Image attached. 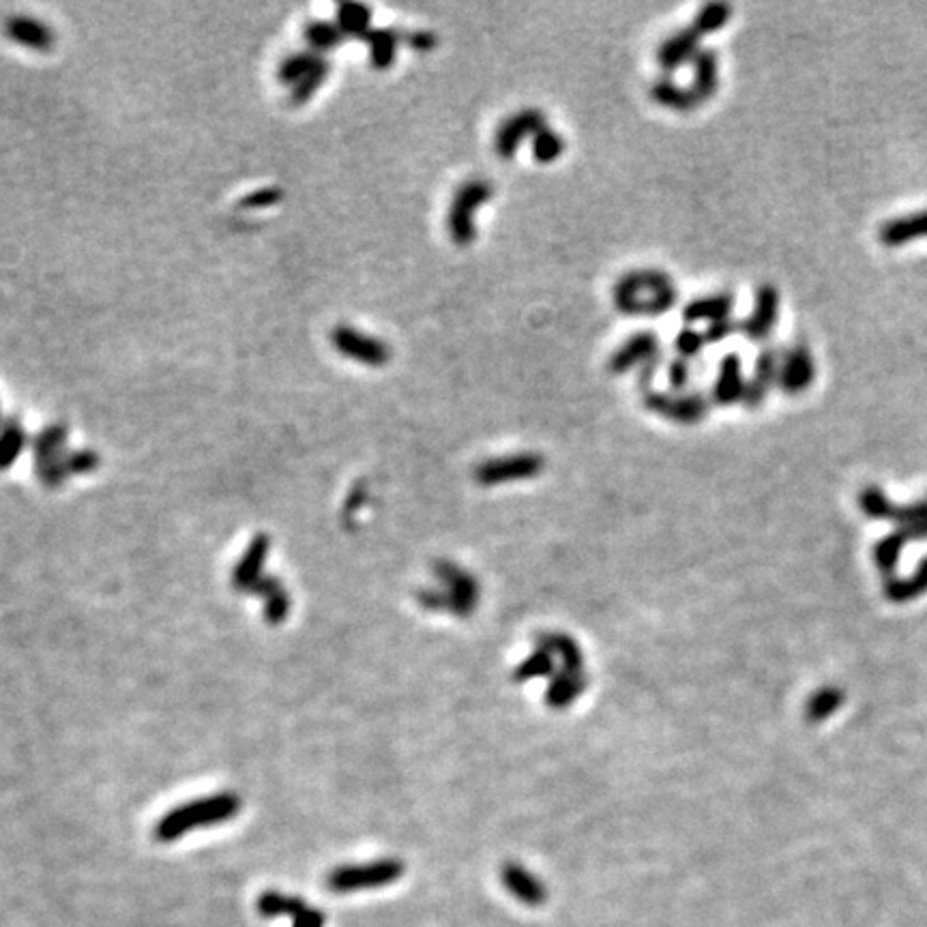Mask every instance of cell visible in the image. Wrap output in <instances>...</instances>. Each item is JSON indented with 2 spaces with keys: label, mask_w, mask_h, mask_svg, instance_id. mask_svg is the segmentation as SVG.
<instances>
[{
  "label": "cell",
  "mask_w": 927,
  "mask_h": 927,
  "mask_svg": "<svg viewBox=\"0 0 927 927\" xmlns=\"http://www.w3.org/2000/svg\"><path fill=\"white\" fill-rule=\"evenodd\" d=\"M700 35L694 31V28L687 26L681 28V31L672 33L664 41L659 43L657 48V65L664 69L666 73H672L685 63L694 61V56L700 52Z\"/></svg>",
  "instance_id": "18"
},
{
  "label": "cell",
  "mask_w": 927,
  "mask_h": 927,
  "mask_svg": "<svg viewBox=\"0 0 927 927\" xmlns=\"http://www.w3.org/2000/svg\"><path fill=\"white\" fill-rule=\"evenodd\" d=\"M543 127H546V114L539 108H522L509 114L494 134V153L505 161L513 159L515 153L522 149V144L526 140H533V136Z\"/></svg>",
  "instance_id": "11"
},
{
  "label": "cell",
  "mask_w": 927,
  "mask_h": 927,
  "mask_svg": "<svg viewBox=\"0 0 927 927\" xmlns=\"http://www.w3.org/2000/svg\"><path fill=\"white\" fill-rule=\"evenodd\" d=\"M666 376H668V385L674 393H685L691 378H694V367H691V361L676 357L668 363Z\"/></svg>",
  "instance_id": "43"
},
{
  "label": "cell",
  "mask_w": 927,
  "mask_h": 927,
  "mask_svg": "<svg viewBox=\"0 0 927 927\" xmlns=\"http://www.w3.org/2000/svg\"><path fill=\"white\" fill-rule=\"evenodd\" d=\"M331 344L342 357L367 367H385L391 361V348L387 342L350 325H337L331 331Z\"/></svg>",
  "instance_id": "10"
},
{
  "label": "cell",
  "mask_w": 927,
  "mask_h": 927,
  "mask_svg": "<svg viewBox=\"0 0 927 927\" xmlns=\"http://www.w3.org/2000/svg\"><path fill=\"white\" fill-rule=\"evenodd\" d=\"M691 65H694V82H691V88H694V93L702 103L709 101L719 88V61L715 50L700 48Z\"/></svg>",
  "instance_id": "27"
},
{
  "label": "cell",
  "mask_w": 927,
  "mask_h": 927,
  "mask_svg": "<svg viewBox=\"0 0 927 927\" xmlns=\"http://www.w3.org/2000/svg\"><path fill=\"white\" fill-rule=\"evenodd\" d=\"M26 447V432L22 423L9 419L0 425V470H7L20 458Z\"/></svg>",
  "instance_id": "32"
},
{
  "label": "cell",
  "mask_w": 927,
  "mask_h": 927,
  "mask_svg": "<svg viewBox=\"0 0 927 927\" xmlns=\"http://www.w3.org/2000/svg\"><path fill=\"white\" fill-rule=\"evenodd\" d=\"M844 702V691L837 687H822L816 694L807 700L805 706V717L812 724H820L827 717H831L837 709H840Z\"/></svg>",
  "instance_id": "35"
},
{
  "label": "cell",
  "mask_w": 927,
  "mask_h": 927,
  "mask_svg": "<svg viewBox=\"0 0 927 927\" xmlns=\"http://www.w3.org/2000/svg\"><path fill=\"white\" fill-rule=\"evenodd\" d=\"M269 550H271V539L267 535L260 533L252 539L243 558L232 571V586L237 588V591L249 593V588H252L262 578V569H264V561H267V556H269Z\"/></svg>",
  "instance_id": "20"
},
{
  "label": "cell",
  "mask_w": 927,
  "mask_h": 927,
  "mask_svg": "<svg viewBox=\"0 0 927 927\" xmlns=\"http://www.w3.org/2000/svg\"><path fill=\"white\" fill-rule=\"evenodd\" d=\"M434 576L440 588H423L417 593L419 606L430 612H447L458 618H468L479 606L481 588L473 573L451 561H438Z\"/></svg>",
  "instance_id": "4"
},
{
  "label": "cell",
  "mask_w": 927,
  "mask_h": 927,
  "mask_svg": "<svg viewBox=\"0 0 927 927\" xmlns=\"http://www.w3.org/2000/svg\"><path fill=\"white\" fill-rule=\"evenodd\" d=\"M503 880L505 887L526 904H539L543 902V897H546L541 882L531 872H526L522 865L509 863L503 870Z\"/></svg>",
  "instance_id": "28"
},
{
  "label": "cell",
  "mask_w": 927,
  "mask_h": 927,
  "mask_svg": "<svg viewBox=\"0 0 927 927\" xmlns=\"http://www.w3.org/2000/svg\"><path fill=\"white\" fill-rule=\"evenodd\" d=\"M335 24L346 37H363L372 31V11L361 3H344L337 7Z\"/></svg>",
  "instance_id": "29"
},
{
  "label": "cell",
  "mask_w": 927,
  "mask_h": 927,
  "mask_svg": "<svg viewBox=\"0 0 927 927\" xmlns=\"http://www.w3.org/2000/svg\"><path fill=\"white\" fill-rule=\"evenodd\" d=\"M651 97L657 106L672 112H691L700 106V99L691 86H683L670 78H659L651 84Z\"/></svg>",
  "instance_id": "24"
},
{
  "label": "cell",
  "mask_w": 927,
  "mask_h": 927,
  "mask_svg": "<svg viewBox=\"0 0 927 927\" xmlns=\"http://www.w3.org/2000/svg\"><path fill=\"white\" fill-rule=\"evenodd\" d=\"M264 599H267V606H264V618H267V623L273 627L282 625L290 612V597L286 593V588L279 586L277 591H273Z\"/></svg>",
  "instance_id": "40"
},
{
  "label": "cell",
  "mask_w": 927,
  "mask_h": 927,
  "mask_svg": "<svg viewBox=\"0 0 927 927\" xmlns=\"http://www.w3.org/2000/svg\"><path fill=\"white\" fill-rule=\"evenodd\" d=\"M258 915L264 919L275 917H288L292 919V927H325V915L314 906L305 904L299 897L284 895L279 891H264L258 902Z\"/></svg>",
  "instance_id": "12"
},
{
  "label": "cell",
  "mask_w": 927,
  "mask_h": 927,
  "mask_svg": "<svg viewBox=\"0 0 927 927\" xmlns=\"http://www.w3.org/2000/svg\"><path fill=\"white\" fill-rule=\"evenodd\" d=\"M65 443H67V428L63 423L48 425V428L41 430L33 440L37 477L50 490L61 488V485L67 481Z\"/></svg>",
  "instance_id": "9"
},
{
  "label": "cell",
  "mask_w": 927,
  "mask_h": 927,
  "mask_svg": "<svg viewBox=\"0 0 927 927\" xmlns=\"http://www.w3.org/2000/svg\"><path fill=\"white\" fill-rule=\"evenodd\" d=\"M567 149V142L565 138L558 134L556 129L552 127H543L539 129L537 134L533 136L531 140V151H533V159L537 161V164H554V161H558L563 157Z\"/></svg>",
  "instance_id": "33"
},
{
  "label": "cell",
  "mask_w": 927,
  "mask_h": 927,
  "mask_svg": "<svg viewBox=\"0 0 927 927\" xmlns=\"http://www.w3.org/2000/svg\"><path fill=\"white\" fill-rule=\"evenodd\" d=\"M779 307H782L779 290L773 284H760L754 294L752 312L741 322V333L752 342L769 340V335L777 327Z\"/></svg>",
  "instance_id": "13"
},
{
  "label": "cell",
  "mask_w": 927,
  "mask_h": 927,
  "mask_svg": "<svg viewBox=\"0 0 927 927\" xmlns=\"http://www.w3.org/2000/svg\"><path fill=\"white\" fill-rule=\"evenodd\" d=\"M732 309L734 297L730 292L706 294V297H698L683 307V320L687 325H696V322H709L711 325V322L730 318Z\"/></svg>",
  "instance_id": "22"
},
{
  "label": "cell",
  "mask_w": 927,
  "mask_h": 927,
  "mask_svg": "<svg viewBox=\"0 0 927 927\" xmlns=\"http://www.w3.org/2000/svg\"><path fill=\"white\" fill-rule=\"evenodd\" d=\"M329 73H331V61L327 56H320L318 63L312 67V71H309L303 80H299L290 88L292 106H303V103L312 99L320 91V86L325 84V80L329 78Z\"/></svg>",
  "instance_id": "31"
},
{
  "label": "cell",
  "mask_w": 927,
  "mask_h": 927,
  "mask_svg": "<svg viewBox=\"0 0 927 927\" xmlns=\"http://www.w3.org/2000/svg\"><path fill=\"white\" fill-rule=\"evenodd\" d=\"M241 812V799L234 792H219L213 797L196 799L191 803L179 805L157 822L155 840L161 844H170L179 840L181 835L202 829L215 827L219 822H228Z\"/></svg>",
  "instance_id": "3"
},
{
  "label": "cell",
  "mask_w": 927,
  "mask_h": 927,
  "mask_svg": "<svg viewBox=\"0 0 927 927\" xmlns=\"http://www.w3.org/2000/svg\"><path fill=\"white\" fill-rule=\"evenodd\" d=\"M546 468V460L539 453L522 451V453H509L481 462L475 470L473 477L483 488H494V485H505L513 481H526L535 479Z\"/></svg>",
  "instance_id": "8"
},
{
  "label": "cell",
  "mask_w": 927,
  "mask_h": 927,
  "mask_svg": "<svg viewBox=\"0 0 927 927\" xmlns=\"http://www.w3.org/2000/svg\"><path fill=\"white\" fill-rule=\"evenodd\" d=\"M5 37L18 46H24L35 52H48L54 48L56 37L54 31L35 18L28 16H11L5 20Z\"/></svg>",
  "instance_id": "19"
},
{
  "label": "cell",
  "mask_w": 927,
  "mask_h": 927,
  "mask_svg": "<svg viewBox=\"0 0 927 927\" xmlns=\"http://www.w3.org/2000/svg\"><path fill=\"white\" fill-rule=\"evenodd\" d=\"M303 37L307 41L309 50L320 56H325L327 52L335 50L346 39V35L340 31V26H337L335 22H325V20L309 22L305 26Z\"/></svg>",
  "instance_id": "30"
},
{
  "label": "cell",
  "mask_w": 927,
  "mask_h": 927,
  "mask_svg": "<svg viewBox=\"0 0 927 927\" xmlns=\"http://www.w3.org/2000/svg\"><path fill=\"white\" fill-rule=\"evenodd\" d=\"M661 357L659 337L653 331H638L629 335L627 340L618 346L610 359H608V372L614 376L627 374L636 367H644L646 363Z\"/></svg>",
  "instance_id": "14"
},
{
  "label": "cell",
  "mask_w": 927,
  "mask_h": 927,
  "mask_svg": "<svg viewBox=\"0 0 927 927\" xmlns=\"http://www.w3.org/2000/svg\"><path fill=\"white\" fill-rule=\"evenodd\" d=\"M927 591V558L919 563L915 576L906 580L889 578L885 584V595L889 601L904 603L908 599H915Z\"/></svg>",
  "instance_id": "34"
},
{
  "label": "cell",
  "mask_w": 927,
  "mask_h": 927,
  "mask_svg": "<svg viewBox=\"0 0 927 927\" xmlns=\"http://www.w3.org/2000/svg\"><path fill=\"white\" fill-rule=\"evenodd\" d=\"M404 865L397 859H380L363 865H342L327 878L333 893H352L361 889H376L395 882L402 876Z\"/></svg>",
  "instance_id": "7"
},
{
  "label": "cell",
  "mask_w": 927,
  "mask_h": 927,
  "mask_svg": "<svg viewBox=\"0 0 927 927\" xmlns=\"http://www.w3.org/2000/svg\"><path fill=\"white\" fill-rule=\"evenodd\" d=\"M859 505L867 518L872 520H891L895 524H900L895 533L882 539L876 550L874 558L876 565L882 571V576H893L897 558H900L902 548L908 541H917V539H927V498L919 500V503L910 505V507H897L887 498V494L882 492L876 485H867V488L859 496Z\"/></svg>",
  "instance_id": "1"
},
{
  "label": "cell",
  "mask_w": 927,
  "mask_h": 927,
  "mask_svg": "<svg viewBox=\"0 0 927 927\" xmlns=\"http://www.w3.org/2000/svg\"><path fill=\"white\" fill-rule=\"evenodd\" d=\"M367 48H370V63L378 71H387L393 67L397 58V48H400L402 35L395 33L393 28H372L370 33L361 37Z\"/></svg>",
  "instance_id": "26"
},
{
  "label": "cell",
  "mask_w": 927,
  "mask_h": 927,
  "mask_svg": "<svg viewBox=\"0 0 927 927\" xmlns=\"http://www.w3.org/2000/svg\"><path fill=\"white\" fill-rule=\"evenodd\" d=\"M97 466H99V455H97L95 451H91V449L71 451L69 455H65V470H67V477L93 473V470H97Z\"/></svg>",
  "instance_id": "42"
},
{
  "label": "cell",
  "mask_w": 927,
  "mask_h": 927,
  "mask_svg": "<svg viewBox=\"0 0 927 927\" xmlns=\"http://www.w3.org/2000/svg\"><path fill=\"white\" fill-rule=\"evenodd\" d=\"M782 357H784V350H779L777 346H767L760 350V355L756 357V363H754V372L747 378V389H745V400H743L747 408H760L764 400H767L771 389L779 382Z\"/></svg>",
  "instance_id": "16"
},
{
  "label": "cell",
  "mask_w": 927,
  "mask_h": 927,
  "mask_svg": "<svg viewBox=\"0 0 927 927\" xmlns=\"http://www.w3.org/2000/svg\"><path fill=\"white\" fill-rule=\"evenodd\" d=\"M556 661L552 655H548L546 651H541L537 649L535 653L528 655L522 664L513 670V681H518V683H526V681H533V679H543V676H552L556 674Z\"/></svg>",
  "instance_id": "38"
},
{
  "label": "cell",
  "mask_w": 927,
  "mask_h": 927,
  "mask_svg": "<svg viewBox=\"0 0 927 927\" xmlns=\"http://www.w3.org/2000/svg\"><path fill=\"white\" fill-rule=\"evenodd\" d=\"M674 348H676V352H679L681 359L694 361L696 357L702 355V350L706 348L704 333L694 329V327H685V329H681L679 333H676Z\"/></svg>",
  "instance_id": "39"
},
{
  "label": "cell",
  "mask_w": 927,
  "mask_h": 927,
  "mask_svg": "<svg viewBox=\"0 0 927 927\" xmlns=\"http://www.w3.org/2000/svg\"><path fill=\"white\" fill-rule=\"evenodd\" d=\"M586 685H588V679L584 672L578 674V672L558 670L550 679V685L546 689V704L550 706V709L563 711L584 694Z\"/></svg>",
  "instance_id": "25"
},
{
  "label": "cell",
  "mask_w": 927,
  "mask_h": 927,
  "mask_svg": "<svg viewBox=\"0 0 927 927\" xmlns=\"http://www.w3.org/2000/svg\"><path fill=\"white\" fill-rule=\"evenodd\" d=\"M741 331V322L734 320L732 316L726 318V320H717V322H711L709 327H706L702 333H704V340H706V346H711V344H721L724 340H728V337L732 333H737Z\"/></svg>",
  "instance_id": "44"
},
{
  "label": "cell",
  "mask_w": 927,
  "mask_h": 927,
  "mask_svg": "<svg viewBox=\"0 0 927 927\" xmlns=\"http://www.w3.org/2000/svg\"><path fill=\"white\" fill-rule=\"evenodd\" d=\"M404 41H406V46H410L415 52L425 54V52H432L438 46V35L432 31H415V33H408Z\"/></svg>",
  "instance_id": "45"
},
{
  "label": "cell",
  "mask_w": 927,
  "mask_h": 927,
  "mask_svg": "<svg viewBox=\"0 0 927 927\" xmlns=\"http://www.w3.org/2000/svg\"><path fill=\"white\" fill-rule=\"evenodd\" d=\"M537 646L541 651H546L548 655L554 657V661H561V670L567 672H584V655L580 644L573 640L569 634H561V631H552V634H539L537 636Z\"/></svg>",
  "instance_id": "23"
},
{
  "label": "cell",
  "mask_w": 927,
  "mask_h": 927,
  "mask_svg": "<svg viewBox=\"0 0 927 927\" xmlns=\"http://www.w3.org/2000/svg\"><path fill=\"white\" fill-rule=\"evenodd\" d=\"M365 503H367V488H365V483H359L357 488L350 492V496H348V500H346L344 511H346L348 518H350V515H355Z\"/></svg>",
  "instance_id": "46"
},
{
  "label": "cell",
  "mask_w": 927,
  "mask_h": 927,
  "mask_svg": "<svg viewBox=\"0 0 927 927\" xmlns=\"http://www.w3.org/2000/svg\"><path fill=\"white\" fill-rule=\"evenodd\" d=\"M747 378L743 374V361L737 352H728V355L719 361L717 378L711 389V402L717 406H734L745 400Z\"/></svg>",
  "instance_id": "17"
},
{
  "label": "cell",
  "mask_w": 927,
  "mask_h": 927,
  "mask_svg": "<svg viewBox=\"0 0 927 927\" xmlns=\"http://www.w3.org/2000/svg\"><path fill=\"white\" fill-rule=\"evenodd\" d=\"M921 237H927V211L889 219L878 230V239L885 247H902Z\"/></svg>",
  "instance_id": "21"
},
{
  "label": "cell",
  "mask_w": 927,
  "mask_h": 927,
  "mask_svg": "<svg viewBox=\"0 0 927 927\" xmlns=\"http://www.w3.org/2000/svg\"><path fill=\"white\" fill-rule=\"evenodd\" d=\"M730 18H732V7L728 3H706L698 9L691 28H694L700 37H706V35L721 31V28L730 22Z\"/></svg>",
  "instance_id": "36"
},
{
  "label": "cell",
  "mask_w": 927,
  "mask_h": 927,
  "mask_svg": "<svg viewBox=\"0 0 927 927\" xmlns=\"http://www.w3.org/2000/svg\"><path fill=\"white\" fill-rule=\"evenodd\" d=\"M644 408L653 412V415L668 419L679 425H696L706 419L711 410V397H706L700 391L691 393H674V391H657V389H644L642 393Z\"/></svg>",
  "instance_id": "6"
},
{
  "label": "cell",
  "mask_w": 927,
  "mask_h": 927,
  "mask_svg": "<svg viewBox=\"0 0 927 927\" xmlns=\"http://www.w3.org/2000/svg\"><path fill=\"white\" fill-rule=\"evenodd\" d=\"M284 200V189L282 187H262L247 194L241 200V209L247 211H256V209H269V206H275Z\"/></svg>",
  "instance_id": "41"
},
{
  "label": "cell",
  "mask_w": 927,
  "mask_h": 927,
  "mask_svg": "<svg viewBox=\"0 0 927 927\" xmlns=\"http://www.w3.org/2000/svg\"><path fill=\"white\" fill-rule=\"evenodd\" d=\"M816 380V361L812 350L807 344L797 342L784 350L782 367H779V382L777 387L786 395H801Z\"/></svg>",
  "instance_id": "15"
},
{
  "label": "cell",
  "mask_w": 927,
  "mask_h": 927,
  "mask_svg": "<svg viewBox=\"0 0 927 927\" xmlns=\"http://www.w3.org/2000/svg\"><path fill=\"white\" fill-rule=\"evenodd\" d=\"M612 301L625 316L657 318L668 314L679 301L672 277L659 269H634L616 279Z\"/></svg>",
  "instance_id": "2"
},
{
  "label": "cell",
  "mask_w": 927,
  "mask_h": 927,
  "mask_svg": "<svg viewBox=\"0 0 927 927\" xmlns=\"http://www.w3.org/2000/svg\"><path fill=\"white\" fill-rule=\"evenodd\" d=\"M318 58H320V54H316L312 50H303V52L286 56L282 61V65H279V69H277L279 82L288 84L292 88L299 80H303L309 71H312V67L318 63Z\"/></svg>",
  "instance_id": "37"
},
{
  "label": "cell",
  "mask_w": 927,
  "mask_h": 927,
  "mask_svg": "<svg viewBox=\"0 0 927 927\" xmlns=\"http://www.w3.org/2000/svg\"><path fill=\"white\" fill-rule=\"evenodd\" d=\"M492 198L494 185L485 179H470L455 189L447 213V230L455 245L468 247L475 241V215L481 206L488 204Z\"/></svg>",
  "instance_id": "5"
}]
</instances>
